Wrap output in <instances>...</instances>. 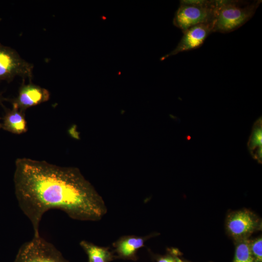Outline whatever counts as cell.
<instances>
[{
    "label": "cell",
    "mask_w": 262,
    "mask_h": 262,
    "mask_svg": "<svg viewBox=\"0 0 262 262\" xmlns=\"http://www.w3.org/2000/svg\"><path fill=\"white\" fill-rule=\"evenodd\" d=\"M15 193L18 206L39 236L43 215L59 210L72 219L97 221L106 213L102 197L79 169L29 158L16 161Z\"/></svg>",
    "instance_id": "obj_1"
},
{
    "label": "cell",
    "mask_w": 262,
    "mask_h": 262,
    "mask_svg": "<svg viewBox=\"0 0 262 262\" xmlns=\"http://www.w3.org/2000/svg\"><path fill=\"white\" fill-rule=\"evenodd\" d=\"M261 1L249 3L239 0H214L213 33H227L237 29L252 17Z\"/></svg>",
    "instance_id": "obj_2"
},
{
    "label": "cell",
    "mask_w": 262,
    "mask_h": 262,
    "mask_svg": "<svg viewBox=\"0 0 262 262\" xmlns=\"http://www.w3.org/2000/svg\"><path fill=\"white\" fill-rule=\"evenodd\" d=\"M13 262H68L55 246L40 235L23 244Z\"/></svg>",
    "instance_id": "obj_3"
},
{
    "label": "cell",
    "mask_w": 262,
    "mask_h": 262,
    "mask_svg": "<svg viewBox=\"0 0 262 262\" xmlns=\"http://www.w3.org/2000/svg\"><path fill=\"white\" fill-rule=\"evenodd\" d=\"M33 68V65L22 59L15 49L0 43V84L2 81L10 83L16 76L32 82Z\"/></svg>",
    "instance_id": "obj_4"
},
{
    "label": "cell",
    "mask_w": 262,
    "mask_h": 262,
    "mask_svg": "<svg viewBox=\"0 0 262 262\" xmlns=\"http://www.w3.org/2000/svg\"><path fill=\"white\" fill-rule=\"evenodd\" d=\"M214 2L211 6H201L180 4L173 19L175 26L183 32L201 24L212 23L214 19Z\"/></svg>",
    "instance_id": "obj_5"
},
{
    "label": "cell",
    "mask_w": 262,
    "mask_h": 262,
    "mask_svg": "<svg viewBox=\"0 0 262 262\" xmlns=\"http://www.w3.org/2000/svg\"><path fill=\"white\" fill-rule=\"evenodd\" d=\"M259 226L257 217L247 210L231 213L228 216L226 222L228 232L237 241L247 238L259 229Z\"/></svg>",
    "instance_id": "obj_6"
},
{
    "label": "cell",
    "mask_w": 262,
    "mask_h": 262,
    "mask_svg": "<svg viewBox=\"0 0 262 262\" xmlns=\"http://www.w3.org/2000/svg\"><path fill=\"white\" fill-rule=\"evenodd\" d=\"M50 94L46 89L30 82L25 84L24 80L19 87L18 95L13 98L7 99L12 106L25 112L27 109L37 105L49 100Z\"/></svg>",
    "instance_id": "obj_7"
},
{
    "label": "cell",
    "mask_w": 262,
    "mask_h": 262,
    "mask_svg": "<svg viewBox=\"0 0 262 262\" xmlns=\"http://www.w3.org/2000/svg\"><path fill=\"white\" fill-rule=\"evenodd\" d=\"M212 29V23L198 24L188 28L183 32V35L175 49L163 56L161 60L179 53L200 47L208 36L213 33Z\"/></svg>",
    "instance_id": "obj_8"
},
{
    "label": "cell",
    "mask_w": 262,
    "mask_h": 262,
    "mask_svg": "<svg viewBox=\"0 0 262 262\" xmlns=\"http://www.w3.org/2000/svg\"><path fill=\"white\" fill-rule=\"evenodd\" d=\"M5 114L1 118V129L11 133L20 134L27 131L28 127L25 117V112L12 106V109L2 106Z\"/></svg>",
    "instance_id": "obj_9"
},
{
    "label": "cell",
    "mask_w": 262,
    "mask_h": 262,
    "mask_svg": "<svg viewBox=\"0 0 262 262\" xmlns=\"http://www.w3.org/2000/svg\"><path fill=\"white\" fill-rule=\"evenodd\" d=\"M144 242L142 237H127L116 244L115 250L121 258L135 260L137 250L144 246Z\"/></svg>",
    "instance_id": "obj_10"
},
{
    "label": "cell",
    "mask_w": 262,
    "mask_h": 262,
    "mask_svg": "<svg viewBox=\"0 0 262 262\" xmlns=\"http://www.w3.org/2000/svg\"><path fill=\"white\" fill-rule=\"evenodd\" d=\"M247 147L252 158L259 163L262 159V120L259 118L254 123Z\"/></svg>",
    "instance_id": "obj_11"
},
{
    "label": "cell",
    "mask_w": 262,
    "mask_h": 262,
    "mask_svg": "<svg viewBox=\"0 0 262 262\" xmlns=\"http://www.w3.org/2000/svg\"><path fill=\"white\" fill-rule=\"evenodd\" d=\"M80 245L88 258V262H110L115 258L108 248L96 246L86 241H82Z\"/></svg>",
    "instance_id": "obj_12"
},
{
    "label": "cell",
    "mask_w": 262,
    "mask_h": 262,
    "mask_svg": "<svg viewBox=\"0 0 262 262\" xmlns=\"http://www.w3.org/2000/svg\"><path fill=\"white\" fill-rule=\"evenodd\" d=\"M233 262H255L247 238L237 241Z\"/></svg>",
    "instance_id": "obj_13"
},
{
    "label": "cell",
    "mask_w": 262,
    "mask_h": 262,
    "mask_svg": "<svg viewBox=\"0 0 262 262\" xmlns=\"http://www.w3.org/2000/svg\"><path fill=\"white\" fill-rule=\"evenodd\" d=\"M250 250L255 262H262V239L259 237L252 241H250Z\"/></svg>",
    "instance_id": "obj_14"
},
{
    "label": "cell",
    "mask_w": 262,
    "mask_h": 262,
    "mask_svg": "<svg viewBox=\"0 0 262 262\" xmlns=\"http://www.w3.org/2000/svg\"><path fill=\"white\" fill-rule=\"evenodd\" d=\"M180 4L196 6H211L213 4V0H180Z\"/></svg>",
    "instance_id": "obj_15"
},
{
    "label": "cell",
    "mask_w": 262,
    "mask_h": 262,
    "mask_svg": "<svg viewBox=\"0 0 262 262\" xmlns=\"http://www.w3.org/2000/svg\"><path fill=\"white\" fill-rule=\"evenodd\" d=\"M157 262H178L176 258H174L170 256H166L160 258Z\"/></svg>",
    "instance_id": "obj_16"
},
{
    "label": "cell",
    "mask_w": 262,
    "mask_h": 262,
    "mask_svg": "<svg viewBox=\"0 0 262 262\" xmlns=\"http://www.w3.org/2000/svg\"><path fill=\"white\" fill-rule=\"evenodd\" d=\"M7 98H6L3 97V93L2 92H0V105L2 106L3 102L7 101ZM2 118L0 117V121L1 120ZM1 129V122L0 121V129Z\"/></svg>",
    "instance_id": "obj_17"
},
{
    "label": "cell",
    "mask_w": 262,
    "mask_h": 262,
    "mask_svg": "<svg viewBox=\"0 0 262 262\" xmlns=\"http://www.w3.org/2000/svg\"><path fill=\"white\" fill-rule=\"evenodd\" d=\"M178 262H181V260H180V259H178Z\"/></svg>",
    "instance_id": "obj_18"
}]
</instances>
